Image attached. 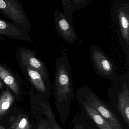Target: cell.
<instances>
[{"label": "cell", "mask_w": 129, "mask_h": 129, "mask_svg": "<svg viewBox=\"0 0 129 129\" xmlns=\"http://www.w3.org/2000/svg\"><path fill=\"white\" fill-rule=\"evenodd\" d=\"M112 101L117 107L123 119L129 126V74L125 73L116 77L109 90Z\"/></svg>", "instance_id": "2"}, {"label": "cell", "mask_w": 129, "mask_h": 129, "mask_svg": "<svg viewBox=\"0 0 129 129\" xmlns=\"http://www.w3.org/2000/svg\"><path fill=\"white\" fill-rule=\"evenodd\" d=\"M5 87V85L3 83V82L0 79V90L4 88Z\"/></svg>", "instance_id": "17"}, {"label": "cell", "mask_w": 129, "mask_h": 129, "mask_svg": "<svg viewBox=\"0 0 129 129\" xmlns=\"http://www.w3.org/2000/svg\"><path fill=\"white\" fill-rule=\"evenodd\" d=\"M69 59L62 52L55 62L54 94L58 107H69L74 98V89Z\"/></svg>", "instance_id": "1"}, {"label": "cell", "mask_w": 129, "mask_h": 129, "mask_svg": "<svg viewBox=\"0 0 129 129\" xmlns=\"http://www.w3.org/2000/svg\"><path fill=\"white\" fill-rule=\"evenodd\" d=\"M5 39V38L4 37V36H2L0 35V41H2V40H4Z\"/></svg>", "instance_id": "19"}, {"label": "cell", "mask_w": 129, "mask_h": 129, "mask_svg": "<svg viewBox=\"0 0 129 129\" xmlns=\"http://www.w3.org/2000/svg\"><path fill=\"white\" fill-rule=\"evenodd\" d=\"M0 35L14 40L33 42L29 33L27 32L13 22L0 18Z\"/></svg>", "instance_id": "10"}, {"label": "cell", "mask_w": 129, "mask_h": 129, "mask_svg": "<svg viewBox=\"0 0 129 129\" xmlns=\"http://www.w3.org/2000/svg\"><path fill=\"white\" fill-rule=\"evenodd\" d=\"M23 129H31V126H29V127H27V128H25Z\"/></svg>", "instance_id": "21"}, {"label": "cell", "mask_w": 129, "mask_h": 129, "mask_svg": "<svg viewBox=\"0 0 129 129\" xmlns=\"http://www.w3.org/2000/svg\"><path fill=\"white\" fill-rule=\"evenodd\" d=\"M75 129H85L82 125H78L76 127Z\"/></svg>", "instance_id": "18"}, {"label": "cell", "mask_w": 129, "mask_h": 129, "mask_svg": "<svg viewBox=\"0 0 129 129\" xmlns=\"http://www.w3.org/2000/svg\"><path fill=\"white\" fill-rule=\"evenodd\" d=\"M0 129H5L3 127H2V126H0Z\"/></svg>", "instance_id": "22"}, {"label": "cell", "mask_w": 129, "mask_h": 129, "mask_svg": "<svg viewBox=\"0 0 129 129\" xmlns=\"http://www.w3.org/2000/svg\"><path fill=\"white\" fill-rule=\"evenodd\" d=\"M37 52L23 46L20 47L16 52L15 57L18 64L25 65L39 72L44 78L49 79V71L45 63L36 56Z\"/></svg>", "instance_id": "7"}, {"label": "cell", "mask_w": 129, "mask_h": 129, "mask_svg": "<svg viewBox=\"0 0 129 129\" xmlns=\"http://www.w3.org/2000/svg\"><path fill=\"white\" fill-rule=\"evenodd\" d=\"M15 97L11 91L7 86L0 91V119L10 109Z\"/></svg>", "instance_id": "11"}, {"label": "cell", "mask_w": 129, "mask_h": 129, "mask_svg": "<svg viewBox=\"0 0 129 129\" xmlns=\"http://www.w3.org/2000/svg\"><path fill=\"white\" fill-rule=\"evenodd\" d=\"M37 129H52L49 121L41 120L39 122Z\"/></svg>", "instance_id": "15"}, {"label": "cell", "mask_w": 129, "mask_h": 129, "mask_svg": "<svg viewBox=\"0 0 129 129\" xmlns=\"http://www.w3.org/2000/svg\"><path fill=\"white\" fill-rule=\"evenodd\" d=\"M89 56L98 75L112 81L116 78V74L114 63L101 48L91 45L89 50Z\"/></svg>", "instance_id": "5"}, {"label": "cell", "mask_w": 129, "mask_h": 129, "mask_svg": "<svg viewBox=\"0 0 129 129\" xmlns=\"http://www.w3.org/2000/svg\"><path fill=\"white\" fill-rule=\"evenodd\" d=\"M19 65L26 80L30 83L36 94L47 99L51 94V83L49 79L44 78L38 71L25 65Z\"/></svg>", "instance_id": "6"}, {"label": "cell", "mask_w": 129, "mask_h": 129, "mask_svg": "<svg viewBox=\"0 0 129 129\" xmlns=\"http://www.w3.org/2000/svg\"><path fill=\"white\" fill-rule=\"evenodd\" d=\"M0 79L19 99L25 90L26 85L19 74L0 62Z\"/></svg>", "instance_id": "8"}, {"label": "cell", "mask_w": 129, "mask_h": 129, "mask_svg": "<svg viewBox=\"0 0 129 129\" xmlns=\"http://www.w3.org/2000/svg\"><path fill=\"white\" fill-rule=\"evenodd\" d=\"M78 100L86 103L97 111L113 129H124L117 117L98 96L91 89L83 86L77 89Z\"/></svg>", "instance_id": "3"}, {"label": "cell", "mask_w": 129, "mask_h": 129, "mask_svg": "<svg viewBox=\"0 0 129 129\" xmlns=\"http://www.w3.org/2000/svg\"><path fill=\"white\" fill-rule=\"evenodd\" d=\"M80 101L88 115L91 118L100 129H113L95 109L87 104Z\"/></svg>", "instance_id": "12"}, {"label": "cell", "mask_w": 129, "mask_h": 129, "mask_svg": "<svg viewBox=\"0 0 129 129\" xmlns=\"http://www.w3.org/2000/svg\"><path fill=\"white\" fill-rule=\"evenodd\" d=\"M10 118L12 129H23L31 126L27 117L23 114H20Z\"/></svg>", "instance_id": "14"}, {"label": "cell", "mask_w": 129, "mask_h": 129, "mask_svg": "<svg viewBox=\"0 0 129 129\" xmlns=\"http://www.w3.org/2000/svg\"><path fill=\"white\" fill-rule=\"evenodd\" d=\"M81 1V0H74V2L76 3H78V2H79Z\"/></svg>", "instance_id": "20"}, {"label": "cell", "mask_w": 129, "mask_h": 129, "mask_svg": "<svg viewBox=\"0 0 129 129\" xmlns=\"http://www.w3.org/2000/svg\"><path fill=\"white\" fill-rule=\"evenodd\" d=\"M62 5L64 8L70 9L71 6V0H61Z\"/></svg>", "instance_id": "16"}, {"label": "cell", "mask_w": 129, "mask_h": 129, "mask_svg": "<svg viewBox=\"0 0 129 129\" xmlns=\"http://www.w3.org/2000/svg\"><path fill=\"white\" fill-rule=\"evenodd\" d=\"M54 21L57 35L68 44H74L77 39V36L73 26L63 15L57 10L55 11Z\"/></svg>", "instance_id": "9"}, {"label": "cell", "mask_w": 129, "mask_h": 129, "mask_svg": "<svg viewBox=\"0 0 129 129\" xmlns=\"http://www.w3.org/2000/svg\"><path fill=\"white\" fill-rule=\"evenodd\" d=\"M40 96V99L39 101V104L45 114L48 118V121L51 126V128L52 129H61L59 125L57 124L55 121L54 115L52 112L49 104L47 101V99H45L41 96Z\"/></svg>", "instance_id": "13"}, {"label": "cell", "mask_w": 129, "mask_h": 129, "mask_svg": "<svg viewBox=\"0 0 129 129\" xmlns=\"http://www.w3.org/2000/svg\"><path fill=\"white\" fill-rule=\"evenodd\" d=\"M0 13L27 32L31 31L28 16L17 0H0Z\"/></svg>", "instance_id": "4"}]
</instances>
